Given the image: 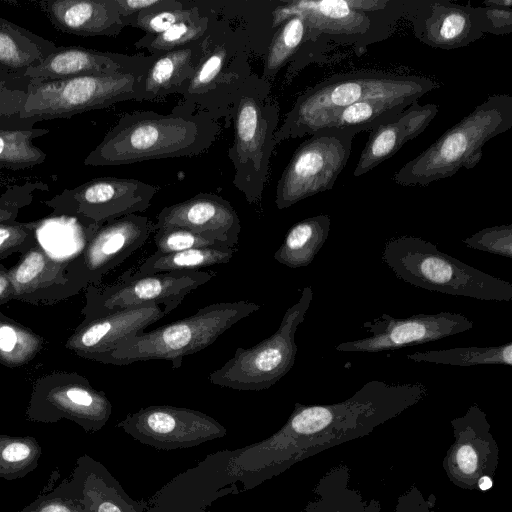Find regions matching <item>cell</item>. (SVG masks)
Wrapping results in <instances>:
<instances>
[{
    "mask_svg": "<svg viewBox=\"0 0 512 512\" xmlns=\"http://www.w3.org/2000/svg\"><path fill=\"white\" fill-rule=\"evenodd\" d=\"M422 383L371 380L334 404L295 403L286 423L266 439L229 450L226 468L242 490L254 489L293 465L334 446L370 434L423 400Z\"/></svg>",
    "mask_w": 512,
    "mask_h": 512,
    "instance_id": "cell-1",
    "label": "cell"
},
{
    "mask_svg": "<svg viewBox=\"0 0 512 512\" xmlns=\"http://www.w3.org/2000/svg\"><path fill=\"white\" fill-rule=\"evenodd\" d=\"M143 73L36 79L0 68V129H32L122 101H140Z\"/></svg>",
    "mask_w": 512,
    "mask_h": 512,
    "instance_id": "cell-2",
    "label": "cell"
},
{
    "mask_svg": "<svg viewBox=\"0 0 512 512\" xmlns=\"http://www.w3.org/2000/svg\"><path fill=\"white\" fill-rule=\"evenodd\" d=\"M220 132L209 114L176 106L169 114L125 113L84 160L87 166H117L204 153Z\"/></svg>",
    "mask_w": 512,
    "mask_h": 512,
    "instance_id": "cell-3",
    "label": "cell"
},
{
    "mask_svg": "<svg viewBox=\"0 0 512 512\" xmlns=\"http://www.w3.org/2000/svg\"><path fill=\"white\" fill-rule=\"evenodd\" d=\"M441 84L432 78L380 70L335 74L301 93L274 135L275 145L309 136L344 108L374 98L420 99Z\"/></svg>",
    "mask_w": 512,
    "mask_h": 512,
    "instance_id": "cell-4",
    "label": "cell"
},
{
    "mask_svg": "<svg viewBox=\"0 0 512 512\" xmlns=\"http://www.w3.org/2000/svg\"><path fill=\"white\" fill-rule=\"evenodd\" d=\"M511 127L512 96L493 94L404 164L392 180L401 186H428L461 168L472 169L482 159L483 146Z\"/></svg>",
    "mask_w": 512,
    "mask_h": 512,
    "instance_id": "cell-5",
    "label": "cell"
},
{
    "mask_svg": "<svg viewBox=\"0 0 512 512\" xmlns=\"http://www.w3.org/2000/svg\"><path fill=\"white\" fill-rule=\"evenodd\" d=\"M280 108L271 85L252 73L236 93L230 118L234 139L228 157L234 166V186L249 204L262 199L275 148Z\"/></svg>",
    "mask_w": 512,
    "mask_h": 512,
    "instance_id": "cell-6",
    "label": "cell"
},
{
    "mask_svg": "<svg viewBox=\"0 0 512 512\" xmlns=\"http://www.w3.org/2000/svg\"><path fill=\"white\" fill-rule=\"evenodd\" d=\"M381 257L399 279L415 287L478 300L512 299L511 283L439 251L420 237L389 239Z\"/></svg>",
    "mask_w": 512,
    "mask_h": 512,
    "instance_id": "cell-7",
    "label": "cell"
},
{
    "mask_svg": "<svg viewBox=\"0 0 512 512\" xmlns=\"http://www.w3.org/2000/svg\"><path fill=\"white\" fill-rule=\"evenodd\" d=\"M260 308L246 300L210 304L193 315L126 338L99 362L129 365L139 361L167 360L173 369H179L185 356L207 348L229 328Z\"/></svg>",
    "mask_w": 512,
    "mask_h": 512,
    "instance_id": "cell-8",
    "label": "cell"
},
{
    "mask_svg": "<svg viewBox=\"0 0 512 512\" xmlns=\"http://www.w3.org/2000/svg\"><path fill=\"white\" fill-rule=\"evenodd\" d=\"M416 0H388L378 11H369L361 0H280L274 10L276 30L284 21L300 14L306 22L304 41L350 45L358 53L390 36L395 23L409 17Z\"/></svg>",
    "mask_w": 512,
    "mask_h": 512,
    "instance_id": "cell-9",
    "label": "cell"
},
{
    "mask_svg": "<svg viewBox=\"0 0 512 512\" xmlns=\"http://www.w3.org/2000/svg\"><path fill=\"white\" fill-rule=\"evenodd\" d=\"M214 11V10H213ZM245 39L225 21L214 17L204 36L203 51L185 87L182 106L231 124L236 93L253 73Z\"/></svg>",
    "mask_w": 512,
    "mask_h": 512,
    "instance_id": "cell-10",
    "label": "cell"
},
{
    "mask_svg": "<svg viewBox=\"0 0 512 512\" xmlns=\"http://www.w3.org/2000/svg\"><path fill=\"white\" fill-rule=\"evenodd\" d=\"M312 298V287H305L299 300L284 313L275 333L252 347L237 348L231 359L209 374V381L240 391H261L276 384L295 363V333Z\"/></svg>",
    "mask_w": 512,
    "mask_h": 512,
    "instance_id": "cell-11",
    "label": "cell"
},
{
    "mask_svg": "<svg viewBox=\"0 0 512 512\" xmlns=\"http://www.w3.org/2000/svg\"><path fill=\"white\" fill-rule=\"evenodd\" d=\"M356 131L324 127L302 142L293 153L276 187L280 210L318 193L331 190L345 168Z\"/></svg>",
    "mask_w": 512,
    "mask_h": 512,
    "instance_id": "cell-12",
    "label": "cell"
},
{
    "mask_svg": "<svg viewBox=\"0 0 512 512\" xmlns=\"http://www.w3.org/2000/svg\"><path fill=\"white\" fill-rule=\"evenodd\" d=\"M111 413L106 394L76 372H53L37 379L27 409V417L33 421L67 418L87 432L102 429Z\"/></svg>",
    "mask_w": 512,
    "mask_h": 512,
    "instance_id": "cell-13",
    "label": "cell"
},
{
    "mask_svg": "<svg viewBox=\"0 0 512 512\" xmlns=\"http://www.w3.org/2000/svg\"><path fill=\"white\" fill-rule=\"evenodd\" d=\"M214 272L170 271L132 277L124 273L108 285H90L85 289L83 321L148 303L182 302L184 297L207 283Z\"/></svg>",
    "mask_w": 512,
    "mask_h": 512,
    "instance_id": "cell-14",
    "label": "cell"
},
{
    "mask_svg": "<svg viewBox=\"0 0 512 512\" xmlns=\"http://www.w3.org/2000/svg\"><path fill=\"white\" fill-rule=\"evenodd\" d=\"M157 191V187L137 179L99 177L64 189L43 203L53 214L102 225L145 211Z\"/></svg>",
    "mask_w": 512,
    "mask_h": 512,
    "instance_id": "cell-15",
    "label": "cell"
},
{
    "mask_svg": "<svg viewBox=\"0 0 512 512\" xmlns=\"http://www.w3.org/2000/svg\"><path fill=\"white\" fill-rule=\"evenodd\" d=\"M154 231L155 223L138 214L100 225L82 251L67 262L66 274L76 291L101 284L104 275L141 248Z\"/></svg>",
    "mask_w": 512,
    "mask_h": 512,
    "instance_id": "cell-16",
    "label": "cell"
},
{
    "mask_svg": "<svg viewBox=\"0 0 512 512\" xmlns=\"http://www.w3.org/2000/svg\"><path fill=\"white\" fill-rule=\"evenodd\" d=\"M116 426L158 450L191 448L227 434V429L206 413L171 405L141 408L128 413Z\"/></svg>",
    "mask_w": 512,
    "mask_h": 512,
    "instance_id": "cell-17",
    "label": "cell"
},
{
    "mask_svg": "<svg viewBox=\"0 0 512 512\" xmlns=\"http://www.w3.org/2000/svg\"><path fill=\"white\" fill-rule=\"evenodd\" d=\"M450 423L454 441L443 459L447 477L461 489H489L498 467L499 448L485 412L474 403Z\"/></svg>",
    "mask_w": 512,
    "mask_h": 512,
    "instance_id": "cell-18",
    "label": "cell"
},
{
    "mask_svg": "<svg viewBox=\"0 0 512 512\" xmlns=\"http://www.w3.org/2000/svg\"><path fill=\"white\" fill-rule=\"evenodd\" d=\"M472 327L473 322L458 313L416 314L406 318L383 313L363 323V328L371 334L369 337L340 343L336 350L376 353L440 340Z\"/></svg>",
    "mask_w": 512,
    "mask_h": 512,
    "instance_id": "cell-19",
    "label": "cell"
},
{
    "mask_svg": "<svg viewBox=\"0 0 512 512\" xmlns=\"http://www.w3.org/2000/svg\"><path fill=\"white\" fill-rule=\"evenodd\" d=\"M180 303L153 302L82 321L68 337L65 347L81 358L99 362L123 340L144 332L146 327L163 318Z\"/></svg>",
    "mask_w": 512,
    "mask_h": 512,
    "instance_id": "cell-20",
    "label": "cell"
},
{
    "mask_svg": "<svg viewBox=\"0 0 512 512\" xmlns=\"http://www.w3.org/2000/svg\"><path fill=\"white\" fill-rule=\"evenodd\" d=\"M415 37L423 44L451 50L468 46L484 36L477 7L448 0H417L408 17Z\"/></svg>",
    "mask_w": 512,
    "mask_h": 512,
    "instance_id": "cell-21",
    "label": "cell"
},
{
    "mask_svg": "<svg viewBox=\"0 0 512 512\" xmlns=\"http://www.w3.org/2000/svg\"><path fill=\"white\" fill-rule=\"evenodd\" d=\"M154 55H127L81 46H57L41 63L19 74L36 79H61L87 75L144 73ZM18 74V73H17Z\"/></svg>",
    "mask_w": 512,
    "mask_h": 512,
    "instance_id": "cell-22",
    "label": "cell"
},
{
    "mask_svg": "<svg viewBox=\"0 0 512 512\" xmlns=\"http://www.w3.org/2000/svg\"><path fill=\"white\" fill-rule=\"evenodd\" d=\"M67 262L51 256L37 242L8 269L12 300L53 304L78 294L66 274Z\"/></svg>",
    "mask_w": 512,
    "mask_h": 512,
    "instance_id": "cell-23",
    "label": "cell"
},
{
    "mask_svg": "<svg viewBox=\"0 0 512 512\" xmlns=\"http://www.w3.org/2000/svg\"><path fill=\"white\" fill-rule=\"evenodd\" d=\"M182 227L211 236L230 247L238 244L240 219L231 203L213 193L194 197L164 207L157 215L155 230Z\"/></svg>",
    "mask_w": 512,
    "mask_h": 512,
    "instance_id": "cell-24",
    "label": "cell"
},
{
    "mask_svg": "<svg viewBox=\"0 0 512 512\" xmlns=\"http://www.w3.org/2000/svg\"><path fill=\"white\" fill-rule=\"evenodd\" d=\"M437 113L438 105L422 106L417 101L391 121L371 130L353 176H362L392 157L404 144L421 134Z\"/></svg>",
    "mask_w": 512,
    "mask_h": 512,
    "instance_id": "cell-25",
    "label": "cell"
},
{
    "mask_svg": "<svg viewBox=\"0 0 512 512\" xmlns=\"http://www.w3.org/2000/svg\"><path fill=\"white\" fill-rule=\"evenodd\" d=\"M59 31L77 36H117L124 25L116 0H44L38 3Z\"/></svg>",
    "mask_w": 512,
    "mask_h": 512,
    "instance_id": "cell-26",
    "label": "cell"
},
{
    "mask_svg": "<svg viewBox=\"0 0 512 512\" xmlns=\"http://www.w3.org/2000/svg\"><path fill=\"white\" fill-rule=\"evenodd\" d=\"M204 36L179 49L154 55L139 79L140 101H159L170 94L182 95L200 61Z\"/></svg>",
    "mask_w": 512,
    "mask_h": 512,
    "instance_id": "cell-27",
    "label": "cell"
},
{
    "mask_svg": "<svg viewBox=\"0 0 512 512\" xmlns=\"http://www.w3.org/2000/svg\"><path fill=\"white\" fill-rule=\"evenodd\" d=\"M85 512H145L146 501L130 497L100 463L89 456L78 461L72 482Z\"/></svg>",
    "mask_w": 512,
    "mask_h": 512,
    "instance_id": "cell-28",
    "label": "cell"
},
{
    "mask_svg": "<svg viewBox=\"0 0 512 512\" xmlns=\"http://www.w3.org/2000/svg\"><path fill=\"white\" fill-rule=\"evenodd\" d=\"M280 0H241L211 2L218 18L225 21L246 41L251 56L263 57L274 34V10Z\"/></svg>",
    "mask_w": 512,
    "mask_h": 512,
    "instance_id": "cell-29",
    "label": "cell"
},
{
    "mask_svg": "<svg viewBox=\"0 0 512 512\" xmlns=\"http://www.w3.org/2000/svg\"><path fill=\"white\" fill-rule=\"evenodd\" d=\"M56 48L53 41L0 17V68L21 74Z\"/></svg>",
    "mask_w": 512,
    "mask_h": 512,
    "instance_id": "cell-30",
    "label": "cell"
},
{
    "mask_svg": "<svg viewBox=\"0 0 512 512\" xmlns=\"http://www.w3.org/2000/svg\"><path fill=\"white\" fill-rule=\"evenodd\" d=\"M330 224V216L325 214L297 222L275 252V260L289 268L308 266L327 240Z\"/></svg>",
    "mask_w": 512,
    "mask_h": 512,
    "instance_id": "cell-31",
    "label": "cell"
},
{
    "mask_svg": "<svg viewBox=\"0 0 512 512\" xmlns=\"http://www.w3.org/2000/svg\"><path fill=\"white\" fill-rule=\"evenodd\" d=\"M235 251L236 247L217 245L172 253L155 252L136 271L126 273L136 277L170 271H198L200 268L228 263Z\"/></svg>",
    "mask_w": 512,
    "mask_h": 512,
    "instance_id": "cell-32",
    "label": "cell"
},
{
    "mask_svg": "<svg viewBox=\"0 0 512 512\" xmlns=\"http://www.w3.org/2000/svg\"><path fill=\"white\" fill-rule=\"evenodd\" d=\"M418 100L415 97L367 99L339 111L324 127L350 129L357 133L371 131L391 121Z\"/></svg>",
    "mask_w": 512,
    "mask_h": 512,
    "instance_id": "cell-33",
    "label": "cell"
},
{
    "mask_svg": "<svg viewBox=\"0 0 512 512\" xmlns=\"http://www.w3.org/2000/svg\"><path fill=\"white\" fill-rule=\"evenodd\" d=\"M215 16L216 13L211 7H200V12L187 20L173 25L161 34H144L134 43V47L136 49H147L150 55L179 49L202 38L208 31Z\"/></svg>",
    "mask_w": 512,
    "mask_h": 512,
    "instance_id": "cell-34",
    "label": "cell"
},
{
    "mask_svg": "<svg viewBox=\"0 0 512 512\" xmlns=\"http://www.w3.org/2000/svg\"><path fill=\"white\" fill-rule=\"evenodd\" d=\"M306 22L295 14L276 28L264 56L261 79L272 85L276 75L288 64L302 46L306 37Z\"/></svg>",
    "mask_w": 512,
    "mask_h": 512,
    "instance_id": "cell-35",
    "label": "cell"
},
{
    "mask_svg": "<svg viewBox=\"0 0 512 512\" xmlns=\"http://www.w3.org/2000/svg\"><path fill=\"white\" fill-rule=\"evenodd\" d=\"M44 343L43 337L4 315L0 309V364L21 367L41 352Z\"/></svg>",
    "mask_w": 512,
    "mask_h": 512,
    "instance_id": "cell-36",
    "label": "cell"
},
{
    "mask_svg": "<svg viewBox=\"0 0 512 512\" xmlns=\"http://www.w3.org/2000/svg\"><path fill=\"white\" fill-rule=\"evenodd\" d=\"M48 133L46 128L0 129V168L24 170L42 164L47 154L33 139Z\"/></svg>",
    "mask_w": 512,
    "mask_h": 512,
    "instance_id": "cell-37",
    "label": "cell"
},
{
    "mask_svg": "<svg viewBox=\"0 0 512 512\" xmlns=\"http://www.w3.org/2000/svg\"><path fill=\"white\" fill-rule=\"evenodd\" d=\"M408 359L417 362L472 366L479 364L512 365V343L492 347H460L430 350L408 354Z\"/></svg>",
    "mask_w": 512,
    "mask_h": 512,
    "instance_id": "cell-38",
    "label": "cell"
},
{
    "mask_svg": "<svg viewBox=\"0 0 512 512\" xmlns=\"http://www.w3.org/2000/svg\"><path fill=\"white\" fill-rule=\"evenodd\" d=\"M200 12L199 5L186 6L179 0H162L152 8H147L138 14L122 21L124 27L132 26L141 29L147 35H158L173 25L187 20Z\"/></svg>",
    "mask_w": 512,
    "mask_h": 512,
    "instance_id": "cell-39",
    "label": "cell"
},
{
    "mask_svg": "<svg viewBox=\"0 0 512 512\" xmlns=\"http://www.w3.org/2000/svg\"><path fill=\"white\" fill-rule=\"evenodd\" d=\"M39 455L40 448L33 438L0 436V476L25 474L37 464Z\"/></svg>",
    "mask_w": 512,
    "mask_h": 512,
    "instance_id": "cell-40",
    "label": "cell"
},
{
    "mask_svg": "<svg viewBox=\"0 0 512 512\" xmlns=\"http://www.w3.org/2000/svg\"><path fill=\"white\" fill-rule=\"evenodd\" d=\"M156 252L172 253L192 248L227 245L211 236L182 227H166L154 231Z\"/></svg>",
    "mask_w": 512,
    "mask_h": 512,
    "instance_id": "cell-41",
    "label": "cell"
},
{
    "mask_svg": "<svg viewBox=\"0 0 512 512\" xmlns=\"http://www.w3.org/2000/svg\"><path fill=\"white\" fill-rule=\"evenodd\" d=\"M39 221L0 223V261L14 254H23L37 242Z\"/></svg>",
    "mask_w": 512,
    "mask_h": 512,
    "instance_id": "cell-42",
    "label": "cell"
},
{
    "mask_svg": "<svg viewBox=\"0 0 512 512\" xmlns=\"http://www.w3.org/2000/svg\"><path fill=\"white\" fill-rule=\"evenodd\" d=\"M467 247L512 258V225H499L480 230L463 240Z\"/></svg>",
    "mask_w": 512,
    "mask_h": 512,
    "instance_id": "cell-43",
    "label": "cell"
},
{
    "mask_svg": "<svg viewBox=\"0 0 512 512\" xmlns=\"http://www.w3.org/2000/svg\"><path fill=\"white\" fill-rule=\"evenodd\" d=\"M43 182H26L10 186L0 195V223L16 221L21 208L29 205L38 190H47Z\"/></svg>",
    "mask_w": 512,
    "mask_h": 512,
    "instance_id": "cell-44",
    "label": "cell"
},
{
    "mask_svg": "<svg viewBox=\"0 0 512 512\" xmlns=\"http://www.w3.org/2000/svg\"><path fill=\"white\" fill-rule=\"evenodd\" d=\"M68 499L56 493L38 498L21 512H85L74 488H70Z\"/></svg>",
    "mask_w": 512,
    "mask_h": 512,
    "instance_id": "cell-45",
    "label": "cell"
},
{
    "mask_svg": "<svg viewBox=\"0 0 512 512\" xmlns=\"http://www.w3.org/2000/svg\"><path fill=\"white\" fill-rule=\"evenodd\" d=\"M483 33L504 35L512 32V9L477 7Z\"/></svg>",
    "mask_w": 512,
    "mask_h": 512,
    "instance_id": "cell-46",
    "label": "cell"
},
{
    "mask_svg": "<svg viewBox=\"0 0 512 512\" xmlns=\"http://www.w3.org/2000/svg\"><path fill=\"white\" fill-rule=\"evenodd\" d=\"M435 505L436 496L433 493L425 497L421 490L413 485L399 495L395 512H436Z\"/></svg>",
    "mask_w": 512,
    "mask_h": 512,
    "instance_id": "cell-47",
    "label": "cell"
},
{
    "mask_svg": "<svg viewBox=\"0 0 512 512\" xmlns=\"http://www.w3.org/2000/svg\"><path fill=\"white\" fill-rule=\"evenodd\" d=\"M162 0H116L121 21L130 18L144 9L159 5Z\"/></svg>",
    "mask_w": 512,
    "mask_h": 512,
    "instance_id": "cell-48",
    "label": "cell"
},
{
    "mask_svg": "<svg viewBox=\"0 0 512 512\" xmlns=\"http://www.w3.org/2000/svg\"><path fill=\"white\" fill-rule=\"evenodd\" d=\"M12 300V287L8 268L0 262V306Z\"/></svg>",
    "mask_w": 512,
    "mask_h": 512,
    "instance_id": "cell-49",
    "label": "cell"
},
{
    "mask_svg": "<svg viewBox=\"0 0 512 512\" xmlns=\"http://www.w3.org/2000/svg\"><path fill=\"white\" fill-rule=\"evenodd\" d=\"M380 510L381 506L378 500L371 499L369 501H365L360 495L350 508L349 512H380Z\"/></svg>",
    "mask_w": 512,
    "mask_h": 512,
    "instance_id": "cell-50",
    "label": "cell"
},
{
    "mask_svg": "<svg viewBox=\"0 0 512 512\" xmlns=\"http://www.w3.org/2000/svg\"><path fill=\"white\" fill-rule=\"evenodd\" d=\"M483 5L496 8H511L512 0H487Z\"/></svg>",
    "mask_w": 512,
    "mask_h": 512,
    "instance_id": "cell-51",
    "label": "cell"
},
{
    "mask_svg": "<svg viewBox=\"0 0 512 512\" xmlns=\"http://www.w3.org/2000/svg\"><path fill=\"white\" fill-rule=\"evenodd\" d=\"M200 512H206V511H200Z\"/></svg>",
    "mask_w": 512,
    "mask_h": 512,
    "instance_id": "cell-52",
    "label": "cell"
}]
</instances>
